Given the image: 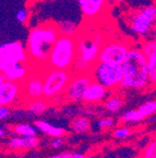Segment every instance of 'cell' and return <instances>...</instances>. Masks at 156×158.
<instances>
[{
    "instance_id": "cell-1",
    "label": "cell",
    "mask_w": 156,
    "mask_h": 158,
    "mask_svg": "<svg viewBox=\"0 0 156 158\" xmlns=\"http://www.w3.org/2000/svg\"><path fill=\"white\" fill-rule=\"evenodd\" d=\"M60 35L59 27L53 22H46L33 27L26 41L27 64L32 68L45 67L51 46Z\"/></svg>"
},
{
    "instance_id": "cell-2",
    "label": "cell",
    "mask_w": 156,
    "mask_h": 158,
    "mask_svg": "<svg viewBox=\"0 0 156 158\" xmlns=\"http://www.w3.org/2000/svg\"><path fill=\"white\" fill-rule=\"evenodd\" d=\"M74 36L76 56L71 68V73H90L91 68L97 63L100 47L107 37H105V34L97 29H84L79 31Z\"/></svg>"
},
{
    "instance_id": "cell-3",
    "label": "cell",
    "mask_w": 156,
    "mask_h": 158,
    "mask_svg": "<svg viewBox=\"0 0 156 158\" xmlns=\"http://www.w3.org/2000/svg\"><path fill=\"white\" fill-rule=\"evenodd\" d=\"M122 79L120 88L123 89H145L150 86L146 70V57L141 49L131 47L127 56L121 63Z\"/></svg>"
},
{
    "instance_id": "cell-4",
    "label": "cell",
    "mask_w": 156,
    "mask_h": 158,
    "mask_svg": "<svg viewBox=\"0 0 156 158\" xmlns=\"http://www.w3.org/2000/svg\"><path fill=\"white\" fill-rule=\"evenodd\" d=\"M76 56V36L60 34L49 51L45 67L71 70Z\"/></svg>"
},
{
    "instance_id": "cell-5",
    "label": "cell",
    "mask_w": 156,
    "mask_h": 158,
    "mask_svg": "<svg viewBox=\"0 0 156 158\" xmlns=\"http://www.w3.org/2000/svg\"><path fill=\"white\" fill-rule=\"evenodd\" d=\"M71 76H72L71 70L44 67L41 98H46V100H50L53 98L62 96Z\"/></svg>"
},
{
    "instance_id": "cell-6",
    "label": "cell",
    "mask_w": 156,
    "mask_h": 158,
    "mask_svg": "<svg viewBox=\"0 0 156 158\" xmlns=\"http://www.w3.org/2000/svg\"><path fill=\"white\" fill-rule=\"evenodd\" d=\"M90 75L94 81L98 82L109 90L120 86L123 73L121 64L97 62L91 68Z\"/></svg>"
},
{
    "instance_id": "cell-7",
    "label": "cell",
    "mask_w": 156,
    "mask_h": 158,
    "mask_svg": "<svg viewBox=\"0 0 156 158\" xmlns=\"http://www.w3.org/2000/svg\"><path fill=\"white\" fill-rule=\"evenodd\" d=\"M131 47V42L126 39L108 37L100 47L97 62L121 64Z\"/></svg>"
},
{
    "instance_id": "cell-8",
    "label": "cell",
    "mask_w": 156,
    "mask_h": 158,
    "mask_svg": "<svg viewBox=\"0 0 156 158\" xmlns=\"http://www.w3.org/2000/svg\"><path fill=\"white\" fill-rule=\"evenodd\" d=\"M156 8L154 5L143 7L135 10L129 18L130 29L135 34L145 36L155 27Z\"/></svg>"
},
{
    "instance_id": "cell-9",
    "label": "cell",
    "mask_w": 156,
    "mask_h": 158,
    "mask_svg": "<svg viewBox=\"0 0 156 158\" xmlns=\"http://www.w3.org/2000/svg\"><path fill=\"white\" fill-rule=\"evenodd\" d=\"M91 81H93V78L90 75V73L72 74L66 87L64 96L72 102L82 101L83 92L85 91L86 87L90 85Z\"/></svg>"
},
{
    "instance_id": "cell-10",
    "label": "cell",
    "mask_w": 156,
    "mask_h": 158,
    "mask_svg": "<svg viewBox=\"0 0 156 158\" xmlns=\"http://www.w3.org/2000/svg\"><path fill=\"white\" fill-rule=\"evenodd\" d=\"M43 70L41 68H33L29 75L21 84L22 94L27 100L39 99L43 96Z\"/></svg>"
},
{
    "instance_id": "cell-11",
    "label": "cell",
    "mask_w": 156,
    "mask_h": 158,
    "mask_svg": "<svg viewBox=\"0 0 156 158\" xmlns=\"http://www.w3.org/2000/svg\"><path fill=\"white\" fill-rule=\"evenodd\" d=\"M0 60L7 64L27 63L26 49L23 43L20 41H13L0 45Z\"/></svg>"
},
{
    "instance_id": "cell-12",
    "label": "cell",
    "mask_w": 156,
    "mask_h": 158,
    "mask_svg": "<svg viewBox=\"0 0 156 158\" xmlns=\"http://www.w3.org/2000/svg\"><path fill=\"white\" fill-rule=\"evenodd\" d=\"M83 17L86 20H95L107 11L110 0H76Z\"/></svg>"
},
{
    "instance_id": "cell-13",
    "label": "cell",
    "mask_w": 156,
    "mask_h": 158,
    "mask_svg": "<svg viewBox=\"0 0 156 158\" xmlns=\"http://www.w3.org/2000/svg\"><path fill=\"white\" fill-rule=\"evenodd\" d=\"M32 67L27 66L25 63H13V64H7L5 63V66L1 74L5 76L6 80L13 82H22L25 78L32 72Z\"/></svg>"
},
{
    "instance_id": "cell-14",
    "label": "cell",
    "mask_w": 156,
    "mask_h": 158,
    "mask_svg": "<svg viewBox=\"0 0 156 158\" xmlns=\"http://www.w3.org/2000/svg\"><path fill=\"white\" fill-rule=\"evenodd\" d=\"M21 94H22L21 84L6 80L0 86V106H9L13 104L19 99Z\"/></svg>"
},
{
    "instance_id": "cell-15",
    "label": "cell",
    "mask_w": 156,
    "mask_h": 158,
    "mask_svg": "<svg viewBox=\"0 0 156 158\" xmlns=\"http://www.w3.org/2000/svg\"><path fill=\"white\" fill-rule=\"evenodd\" d=\"M108 94V89L102 86L96 81H91L90 85L86 87L85 91L83 92L82 101L86 103H97L103 101Z\"/></svg>"
},
{
    "instance_id": "cell-16",
    "label": "cell",
    "mask_w": 156,
    "mask_h": 158,
    "mask_svg": "<svg viewBox=\"0 0 156 158\" xmlns=\"http://www.w3.org/2000/svg\"><path fill=\"white\" fill-rule=\"evenodd\" d=\"M41 144V139L37 136H18L9 141V146L14 151L18 149H32Z\"/></svg>"
},
{
    "instance_id": "cell-17",
    "label": "cell",
    "mask_w": 156,
    "mask_h": 158,
    "mask_svg": "<svg viewBox=\"0 0 156 158\" xmlns=\"http://www.w3.org/2000/svg\"><path fill=\"white\" fill-rule=\"evenodd\" d=\"M34 125H36V128H38L41 133L46 134L47 136H50L53 138L62 137V136L66 135V131L64 128L51 125L50 123L46 121H35Z\"/></svg>"
},
{
    "instance_id": "cell-18",
    "label": "cell",
    "mask_w": 156,
    "mask_h": 158,
    "mask_svg": "<svg viewBox=\"0 0 156 158\" xmlns=\"http://www.w3.org/2000/svg\"><path fill=\"white\" fill-rule=\"evenodd\" d=\"M70 127L78 134L86 133L91 128V120L86 116H76L70 123Z\"/></svg>"
},
{
    "instance_id": "cell-19",
    "label": "cell",
    "mask_w": 156,
    "mask_h": 158,
    "mask_svg": "<svg viewBox=\"0 0 156 158\" xmlns=\"http://www.w3.org/2000/svg\"><path fill=\"white\" fill-rule=\"evenodd\" d=\"M26 109L29 112H32L34 114H41L48 109V102L45 101L43 98L29 100Z\"/></svg>"
},
{
    "instance_id": "cell-20",
    "label": "cell",
    "mask_w": 156,
    "mask_h": 158,
    "mask_svg": "<svg viewBox=\"0 0 156 158\" xmlns=\"http://www.w3.org/2000/svg\"><path fill=\"white\" fill-rule=\"evenodd\" d=\"M12 130L19 136H36L37 134L36 127H34V126L29 123L15 124L12 127Z\"/></svg>"
},
{
    "instance_id": "cell-21",
    "label": "cell",
    "mask_w": 156,
    "mask_h": 158,
    "mask_svg": "<svg viewBox=\"0 0 156 158\" xmlns=\"http://www.w3.org/2000/svg\"><path fill=\"white\" fill-rule=\"evenodd\" d=\"M137 111L139 113V115L141 116L142 120L154 115L156 112V101L155 100H151V101L145 102V103H143L137 109Z\"/></svg>"
},
{
    "instance_id": "cell-22",
    "label": "cell",
    "mask_w": 156,
    "mask_h": 158,
    "mask_svg": "<svg viewBox=\"0 0 156 158\" xmlns=\"http://www.w3.org/2000/svg\"><path fill=\"white\" fill-rule=\"evenodd\" d=\"M122 104H123V100L120 97H109L105 102V109L106 111L110 112V113H116L121 109Z\"/></svg>"
},
{
    "instance_id": "cell-23",
    "label": "cell",
    "mask_w": 156,
    "mask_h": 158,
    "mask_svg": "<svg viewBox=\"0 0 156 158\" xmlns=\"http://www.w3.org/2000/svg\"><path fill=\"white\" fill-rule=\"evenodd\" d=\"M146 70L150 82L154 85L156 81V54L146 57Z\"/></svg>"
},
{
    "instance_id": "cell-24",
    "label": "cell",
    "mask_w": 156,
    "mask_h": 158,
    "mask_svg": "<svg viewBox=\"0 0 156 158\" xmlns=\"http://www.w3.org/2000/svg\"><path fill=\"white\" fill-rule=\"evenodd\" d=\"M140 49H141V52L143 53V55L145 57L156 54V42L154 40H147V41L142 43Z\"/></svg>"
},
{
    "instance_id": "cell-25",
    "label": "cell",
    "mask_w": 156,
    "mask_h": 158,
    "mask_svg": "<svg viewBox=\"0 0 156 158\" xmlns=\"http://www.w3.org/2000/svg\"><path fill=\"white\" fill-rule=\"evenodd\" d=\"M120 120L122 122H140L142 121L141 116L139 115L137 110H130V111L123 113L120 116Z\"/></svg>"
},
{
    "instance_id": "cell-26",
    "label": "cell",
    "mask_w": 156,
    "mask_h": 158,
    "mask_svg": "<svg viewBox=\"0 0 156 158\" xmlns=\"http://www.w3.org/2000/svg\"><path fill=\"white\" fill-rule=\"evenodd\" d=\"M142 158H156V143L155 141L151 142L142 154Z\"/></svg>"
},
{
    "instance_id": "cell-27",
    "label": "cell",
    "mask_w": 156,
    "mask_h": 158,
    "mask_svg": "<svg viewBox=\"0 0 156 158\" xmlns=\"http://www.w3.org/2000/svg\"><path fill=\"white\" fill-rule=\"evenodd\" d=\"M29 17V11L27 9L19 10V11L17 12V15H15V19H17V21L19 23H22V24H24V23L27 22Z\"/></svg>"
},
{
    "instance_id": "cell-28",
    "label": "cell",
    "mask_w": 156,
    "mask_h": 158,
    "mask_svg": "<svg viewBox=\"0 0 156 158\" xmlns=\"http://www.w3.org/2000/svg\"><path fill=\"white\" fill-rule=\"evenodd\" d=\"M112 135L115 136L116 138H126L131 135V131L128 127H120L117 128L116 131H114Z\"/></svg>"
},
{
    "instance_id": "cell-29",
    "label": "cell",
    "mask_w": 156,
    "mask_h": 158,
    "mask_svg": "<svg viewBox=\"0 0 156 158\" xmlns=\"http://www.w3.org/2000/svg\"><path fill=\"white\" fill-rule=\"evenodd\" d=\"M84 155L80 153H62L58 155H53L48 158H83Z\"/></svg>"
},
{
    "instance_id": "cell-30",
    "label": "cell",
    "mask_w": 156,
    "mask_h": 158,
    "mask_svg": "<svg viewBox=\"0 0 156 158\" xmlns=\"http://www.w3.org/2000/svg\"><path fill=\"white\" fill-rule=\"evenodd\" d=\"M114 124H115V121L110 118H105V120H99V121H98V126H99L100 128L110 127V126H112Z\"/></svg>"
},
{
    "instance_id": "cell-31",
    "label": "cell",
    "mask_w": 156,
    "mask_h": 158,
    "mask_svg": "<svg viewBox=\"0 0 156 158\" xmlns=\"http://www.w3.org/2000/svg\"><path fill=\"white\" fill-rule=\"evenodd\" d=\"M10 114V109L9 106H0V121L1 120H5L9 116Z\"/></svg>"
},
{
    "instance_id": "cell-32",
    "label": "cell",
    "mask_w": 156,
    "mask_h": 158,
    "mask_svg": "<svg viewBox=\"0 0 156 158\" xmlns=\"http://www.w3.org/2000/svg\"><path fill=\"white\" fill-rule=\"evenodd\" d=\"M64 145V139L62 137H55L53 141L50 142V146L54 148H59Z\"/></svg>"
},
{
    "instance_id": "cell-33",
    "label": "cell",
    "mask_w": 156,
    "mask_h": 158,
    "mask_svg": "<svg viewBox=\"0 0 156 158\" xmlns=\"http://www.w3.org/2000/svg\"><path fill=\"white\" fill-rule=\"evenodd\" d=\"M6 81V78H5V76H3L2 74H0V86L3 84V82Z\"/></svg>"
},
{
    "instance_id": "cell-34",
    "label": "cell",
    "mask_w": 156,
    "mask_h": 158,
    "mask_svg": "<svg viewBox=\"0 0 156 158\" xmlns=\"http://www.w3.org/2000/svg\"><path fill=\"white\" fill-rule=\"evenodd\" d=\"M6 135V131L3 128H0V137H3Z\"/></svg>"
},
{
    "instance_id": "cell-35",
    "label": "cell",
    "mask_w": 156,
    "mask_h": 158,
    "mask_svg": "<svg viewBox=\"0 0 156 158\" xmlns=\"http://www.w3.org/2000/svg\"><path fill=\"white\" fill-rule=\"evenodd\" d=\"M3 66H5V63H3L2 60H0V74H1V72H2Z\"/></svg>"
},
{
    "instance_id": "cell-36",
    "label": "cell",
    "mask_w": 156,
    "mask_h": 158,
    "mask_svg": "<svg viewBox=\"0 0 156 158\" xmlns=\"http://www.w3.org/2000/svg\"><path fill=\"white\" fill-rule=\"evenodd\" d=\"M83 158H94V157H93V156H84Z\"/></svg>"
}]
</instances>
